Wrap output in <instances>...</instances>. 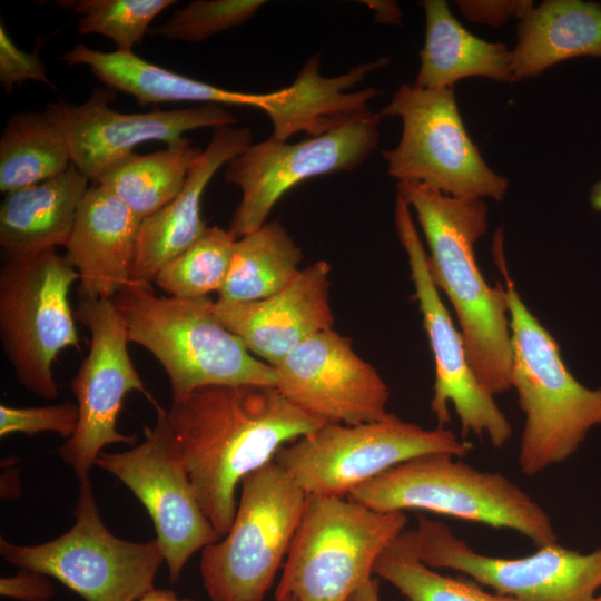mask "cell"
I'll return each instance as SVG.
<instances>
[{
  "label": "cell",
  "instance_id": "cell-39",
  "mask_svg": "<svg viewBox=\"0 0 601 601\" xmlns=\"http://www.w3.org/2000/svg\"><path fill=\"white\" fill-rule=\"evenodd\" d=\"M346 601H381L378 580L374 577L357 588Z\"/></svg>",
  "mask_w": 601,
  "mask_h": 601
},
{
  "label": "cell",
  "instance_id": "cell-9",
  "mask_svg": "<svg viewBox=\"0 0 601 601\" xmlns=\"http://www.w3.org/2000/svg\"><path fill=\"white\" fill-rule=\"evenodd\" d=\"M73 515L67 532L45 543L21 545L0 538L2 559L57 579L85 601H137L155 588L165 561L158 541L114 535L100 518L89 475L79 480Z\"/></svg>",
  "mask_w": 601,
  "mask_h": 601
},
{
  "label": "cell",
  "instance_id": "cell-6",
  "mask_svg": "<svg viewBox=\"0 0 601 601\" xmlns=\"http://www.w3.org/2000/svg\"><path fill=\"white\" fill-rule=\"evenodd\" d=\"M402 511L380 512L347 496L307 494L275 600L346 601L406 529Z\"/></svg>",
  "mask_w": 601,
  "mask_h": 601
},
{
  "label": "cell",
  "instance_id": "cell-30",
  "mask_svg": "<svg viewBox=\"0 0 601 601\" xmlns=\"http://www.w3.org/2000/svg\"><path fill=\"white\" fill-rule=\"evenodd\" d=\"M236 240L229 229L207 227L194 244L159 269L154 282L171 297L194 299L219 293L228 275Z\"/></svg>",
  "mask_w": 601,
  "mask_h": 601
},
{
  "label": "cell",
  "instance_id": "cell-22",
  "mask_svg": "<svg viewBox=\"0 0 601 601\" xmlns=\"http://www.w3.org/2000/svg\"><path fill=\"white\" fill-rule=\"evenodd\" d=\"M59 59L86 66L108 88L134 97L140 106L162 102H203L242 106L266 111L269 93L234 91L151 63L132 52H104L78 43Z\"/></svg>",
  "mask_w": 601,
  "mask_h": 601
},
{
  "label": "cell",
  "instance_id": "cell-16",
  "mask_svg": "<svg viewBox=\"0 0 601 601\" xmlns=\"http://www.w3.org/2000/svg\"><path fill=\"white\" fill-rule=\"evenodd\" d=\"M416 549L432 569H451L519 601H600L601 548L590 553L543 545L528 556L505 559L475 552L440 521L424 515L414 529Z\"/></svg>",
  "mask_w": 601,
  "mask_h": 601
},
{
  "label": "cell",
  "instance_id": "cell-17",
  "mask_svg": "<svg viewBox=\"0 0 601 601\" xmlns=\"http://www.w3.org/2000/svg\"><path fill=\"white\" fill-rule=\"evenodd\" d=\"M114 92L95 89L83 102H50L45 114L61 134L75 165L90 180L112 164L134 152L145 141L177 142L184 134L203 128L236 125L225 106L197 107L149 112H121L109 107Z\"/></svg>",
  "mask_w": 601,
  "mask_h": 601
},
{
  "label": "cell",
  "instance_id": "cell-29",
  "mask_svg": "<svg viewBox=\"0 0 601 601\" xmlns=\"http://www.w3.org/2000/svg\"><path fill=\"white\" fill-rule=\"evenodd\" d=\"M373 574L390 582L406 601H519L427 566L418 556L414 529H405L388 544L377 558Z\"/></svg>",
  "mask_w": 601,
  "mask_h": 601
},
{
  "label": "cell",
  "instance_id": "cell-12",
  "mask_svg": "<svg viewBox=\"0 0 601 601\" xmlns=\"http://www.w3.org/2000/svg\"><path fill=\"white\" fill-rule=\"evenodd\" d=\"M382 115L366 108L332 129L295 144L267 138L252 144L224 169L240 189L229 230L237 237L265 223L278 200L296 185L361 166L378 147Z\"/></svg>",
  "mask_w": 601,
  "mask_h": 601
},
{
  "label": "cell",
  "instance_id": "cell-20",
  "mask_svg": "<svg viewBox=\"0 0 601 601\" xmlns=\"http://www.w3.org/2000/svg\"><path fill=\"white\" fill-rule=\"evenodd\" d=\"M249 127L225 125L214 129L210 141L190 168L179 194L140 224L130 280L151 284L159 269L194 244L206 230L201 200L215 174L252 146Z\"/></svg>",
  "mask_w": 601,
  "mask_h": 601
},
{
  "label": "cell",
  "instance_id": "cell-14",
  "mask_svg": "<svg viewBox=\"0 0 601 601\" xmlns=\"http://www.w3.org/2000/svg\"><path fill=\"white\" fill-rule=\"evenodd\" d=\"M75 317L89 329L90 346L71 381L78 424L72 436L58 449V454L80 480L89 475L107 445L136 444V435L117 430L126 395L140 392L154 405L157 402L130 358L127 328L114 300L78 294Z\"/></svg>",
  "mask_w": 601,
  "mask_h": 601
},
{
  "label": "cell",
  "instance_id": "cell-28",
  "mask_svg": "<svg viewBox=\"0 0 601 601\" xmlns=\"http://www.w3.org/2000/svg\"><path fill=\"white\" fill-rule=\"evenodd\" d=\"M70 165L67 145L43 110L9 117L0 137L1 193L50 179Z\"/></svg>",
  "mask_w": 601,
  "mask_h": 601
},
{
  "label": "cell",
  "instance_id": "cell-42",
  "mask_svg": "<svg viewBox=\"0 0 601 601\" xmlns=\"http://www.w3.org/2000/svg\"><path fill=\"white\" fill-rule=\"evenodd\" d=\"M276 601H297V600L292 598V597H288V598H284V599L276 600Z\"/></svg>",
  "mask_w": 601,
  "mask_h": 601
},
{
  "label": "cell",
  "instance_id": "cell-27",
  "mask_svg": "<svg viewBox=\"0 0 601 601\" xmlns=\"http://www.w3.org/2000/svg\"><path fill=\"white\" fill-rule=\"evenodd\" d=\"M303 253L278 221L237 238L218 299L253 302L287 287L300 273Z\"/></svg>",
  "mask_w": 601,
  "mask_h": 601
},
{
  "label": "cell",
  "instance_id": "cell-24",
  "mask_svg": "<svg viewBox=\"0 0 601 601\" xmlns=\"http://www.w3.org/2000/svg\"><path fill=\"white\" fill-rule=\"evenodd\" d=\"M425 16V40L414 86L423 89L453 88L459 80L484 77L515 82L512 50L472 35L453 16L444 0L421 2Z\"/></svg>",
  "mask_w": 601,
  "mask_h": 601
},
{
  "label": "cell",
  "instance_id": "cell-37",
  "mask_svg": "<svg viewBox=\"0 0 601 601\" xmlns=\"http://www.w3.org/2000/svg\"><path fill=\"white\" fill-rule=\"evenodd\" d=\"M365 6L372 9L375 14V21L382 24H396L400 23L402 11L395 1H362Z\"/></svg>",
  "mask_w": 601,
  "mask_h": 601
},
{
  "label": "cell",
  "instance_id": "cell-23",
  "mask_svg": "<svg viewBox=\"0 0 601 601\" xmlns=\"http://www.w3.org/2000/svg\"><path fill=\"white\" fill-rule=\"evenodd\" d=\"M89 180L71 164L58 176L6 193L0 206L4 257L66 247Z\"/></svg>",
  "mask_w": 601,
  "mask_h": 601
},
{
  "label": "cell",
  "instance_id": "cell-3",
  "mask_svg": "<svg viewBox=\"0 0 601 601\" xmlns=\"http://www.w3.org/2000/svg\"><path fill=\"white\" fill-rule=\"evenodd\" d=\"M493 256L509 304L511 388L524 414L518 462L532 476L571 457L601 425V387L590 388L573 376L556 339L521 298L508 272L501 229L493 236Z\"/></svg>",
  "mask_w": 601,
  "mask_h": 601
},
{
  "label": "cell",
  "instance_id": "cell-15",
  "mask_svg": "<svg viewBox=\"0 0 601 601\" xmlns=\"http://www.w3.org/2000/svg\"><path fill=\"white\" fill-rule=\"evenodd\" d=\"M394 223L434 358L435 381L430 405L437 426L445 427L450 423L449 405L452 404L464 440L473 434L481 440L486 437L494 447H502L512 436L511 423L470 364L463 336L431 277L427 253L412 210L400 195L395 199Z\"/></svg>",
  "mask_w": 601,
  "mask_h": 601
},
{
  "label": "cell",
  "instance_id": "cell-8",
  "mask_svg": "<svg viewBox=\"0 0 601 601\" xmlns=\"http://www.w3.org/2000/svg\"><path fill=\"white\" fill-rule=\"evenodd\" d=\"M79 274L56 248L6 257L0 268V339L17 381L45 400L58 396L52 365L79 348L70 289Z\"/></svg>",
  "mask_w": 601,
  "mask_h": 601
},
{
  "label": "cell",
  "instance_id": "cell-26",
  "mask_svg": "<svg viewBox=\"0 0 601 601\" xmlns=\"http://www.w3.org/2000/svg\"><path fill=\"white\" fill-rule=\"evenodd\" d=\"M201 151L181 138L154 152L128 155L109 166L95 183L111 191L144 219L179 194Z\"/></svg>",
  "mask_w": 601,
  "mask_h": 601
},
{
  "label": "cell",
  "instance_id": "cell-18",
  "mask_svg": "<svg viewBox=\"0 0 601 601\" xmlns=\"http://www.w3.org/2000/svg\"><path fill=\"white\" fill-rule=\"evenodd\" d=\"M276 388L296 407L327 423L382 421L391 391L377 370L333 328L307 338L274 366Z\"/></svg>",
  "mask_w": 601,
  "mask_h": 601
},
{
  "label": "cell",
  "instance_id": "cell-4",
  "mask_svg": "<svg viewBox=\"0 0 601 601\" xmlns=\"http://www.w3.org/2000/svg\"><path fill=\"white\" fill-rule=\"evenodd\" d=\"M112 300L129 342L147 349L165 370L173 398L215 385L276 387L275 368L224 325L209 297H161L151 284L130 282Z\"/></svg>",
  "mask_w": 601,
  "mask_h": 601
},
{
  "label": "cell",
  "instance_id": "cell-35",
  "mask_svg": "<svg viewBox=\"0 0 601 601\" xmlns=\"http://www.w3.org/2000/svg\"><path fill=\"white\" fill-rule=\"evenodd\" d=\"M465 19L491 27H500L511 19L521 21L535 6L532 0H457Z\"/></svg>",
  "mask_w": 601,
  "mask_h": 601
},
{
  "label": "cell",
  "instance_id": "cell-1",
  "mask_svg": "<svg viewBox=\"0 0 601 601\" xmlns=\"http://www.w3.org/2000/svg\"><path fill=\"white\" fill-rule=\"evenodd\" d=\"M167 412L198 502L220 538L233 524L243 479L329 424L263 385L200 387L173 398Z\"/></svg>",
  "mask_w": 601,
  "mask_h": 601
},
{
  "label": "cell",
  "instance_id": "cell-5",
  "mask_svg": "<svg viewBox=\"0 0 601 601\" xmlns=\"http://www.w3.org/2000/svg\"><path fill=\"white\" fill-rule=\"evenodd\" d=\"M347 497L380 512L424 510L509 529L536 548L558 542L548 512L519 485L500 472L477 470L447 453L405 461Z\"/></svg>",
  "mask_w": 601,
  "mask_h": 601
},
{
  "label": "cell",
  "instance_id": "cell-2",
  "mask_svg": "<svg viewBox=\"0 0 601 601\" xmlns=\"http://www.w3.org/2000/svg\"><path fill=\"white\" fill-rule=\"evenodd\" d=\"M400 195L427 243L431 277L450 300L470 364L482 386L493 394L511 388L512 342L504 285L487 284L474 246L487 230L483 199L455 198L423 184L397 181Z\"/></svg>",
  "mask_w": 601,
  "mask_h": 601
},
{
  "label": "cell",
  "instance_id": "cell-31",
  "mask_svg": "<svg viewBox=\"0 0 601 601\" xmlns=\"http://www.w3.org/2000/svg\"><path fill=\"white\" fill-rule=\"evenodd\" d=\"M175 0H72L58 1L60 7L76 11L80 18V35H100L109 38L116 50L132 52L149 32L152 20Z\"/></svg>",
  "mask_w": 601,
  "mask_h": 601
},
{
  "label": "cell",
  "instance_id": "cell-13",
  "mask_svg": "<svg viewBox=\"0 0 601 601\" xmlns=\"http://www.w3.org/2000/svg\"><path fill=\"white\" fill-rule=\"evenodd\" d=\"M154 406L157 417L144 427V441L124 452H102L96 466L117 477L145 506L175 583L190 556L220 536L198 502L167 410Z\"/></svg>",
  "mask_w": 601,
  "mask_h": 601
},
{
  "label": "cell",
  "instance_id": "cell-43",
  "mask_svg": "<svg viewBox=\"0 0 601 601\" xmlns=\"http://www.w3.org/2000/svg\"><path fill=\"white\" fill-rule=\"evenodd\" d=\"M599 600L601 601V593L599 594Z\"/></svg>",
  "mask_w": 601,
  "mask_h": 601
},
{
  "label": "cell",
  "instance_id": "cell-32",
  "mask_svg": "<svg viewBox=\"0 0 601 601\" xmlns=\"http://www.w3.org/2000/svg\"><path fill=\"white\" fill-rule=\"evenodd\" d=\"M266 3L263 0H196L149 30L171 40L200 42L237 28L252 19Z\"/></svg>",
  "mask_w": 601,
  "mask_h": 601
},
{
  "label": "cell",
  "instance_id": "cell-19",
  "mask_svg": "<svg viewBox=\"0 0 601 601\" xmlns=\"http://www.w3.org/2000/svg\"><path fill=\"white\" fill-rule=\"evenodd\" d=\"M329 274L331 265L317 260L269 297L253 302L217 299L214 309L254 356L274 367L307 338L333 328Z\"/></svg>",
  "mask_w": 601,
  "mask_h": 601
},
{
  "label": "cell",
  "instance_id": "cell-40",
  "mask_svg": "<svg viewBox=\"0 0 601 601\" xmlns=\"http://www.w3.org/2000/svg\"><path fill=\"white\" fill-rule=\"evenodd\" d=\"M137 601H193V600L186 599V598L180 599L173 590L154 588L152 590L144 594Z\"/></svg>",
  "mask_w": 601,
  "mask_h": 601
},
{
  "label": "cell",
  "instance_id": "cell-38",
  "mask_svg": "<svg viewBox=\"0 0 601 601\" xmlns=\"http://www.w3.org/2000/svg\"><path fill=\"white\" fill-rule=\"evenodd\" d=\"M2 465L6 470L1 476V499H14L21 491L18 470L13 469V464L11 467L4 463Z\"/></svg>",
  "mask_w": 601,
  "mask_h": 601
},
{
  "label": "cell",
  "instance_id": "cell-21",
  "mask_svg": "<svg viewBox=\"0 0 601 601\" xmlns=\"http://www.w3.org/2000/svg\"><path fill=\"white\" fill-rule=\"evenodd\" d=\"M141 220L108 189L89 187L65 247L79 274L78 294L112 299L131 282Z\"/></svg>",
  "mask_w": 601,
  "mask_h": 601
},
{
  "label": "cell",
  "instance_id": "cell-34",
  "mask_svg": "<svg viewBox=\"0 0 601 601\" xmlns=\"http://www.w3.org/2000/svg\"><path fill=\"white\" fill-rule=\"evenodd\" d=\"M39 50L40 41H37L32 52L18 48L7 33L3 23H0V81L3 89L11 92L14 86L27 80L55 87L47 76Z\"/></svg>",
  "mask_w": 601,
  "mask_h": 601
},
{
  "label": "cell",
  "instance_id": "cell-33",
  "mask_svg": "<svg viewBox=\"0 0 601 601\" xmlns=\"http://www.w3.org/2000/svg\"><path fill=\"white\" fill-rule=\"evenodd\" d=\"M78 406L68 401L36 407L0 405V436L14 433L32 436L40 432H53L69 439L78 424Z\"/></svg>",
  "mask_w": 601,
  "mask_h": 601
},
{
  "label": "cell",
  "instance_id": "cell-36",
  "mask_svg": "<svg viewBox=\"0 0 601 601\" xmlns=\"http://www.w3.org/2000/svg\"><path fill=\"white\" fill-rule=\"evenodd\" d=\"M0 594L20 601H49L55 595V588L48 575L21 569L12 577L0 579Z\"/></svg>",
  "mask_w": 601,
  "mask_h": 601
},
{
  "label": "cell",
  "instance_id": "cell-11",
  "mask_svg": "<svg viewBox=\"0 0 601 601\" xmlns=\"http://www.w3.org/2000/svg\"><path fill=\"white\" fill-rule=\"evenodd\" d=\"M380 114L402 120L400 142L382 151L397 181L420 183L455 198L500 201L506 195L509 180L490 168L471 139L453 88L403 83Z\"/></svg>",
  "mask_w": 601,
  "mask_h": 601
},
{
  "label": "cell",
  "instance_id": "cell-25",
  "mask_svg": "<svg viewBox=\"0 0 601 601\" xmlns=\"http://www.w3.org/2000/svg\"><path fill=\"white\" fill-rule=\"evenodd\" d=\"M512 49L515 82L578 57L601 58V4L582 0H545L518 24Z\"/></svg>",
  "mask_w": 601,
  "mask_h": 601
},
{
  "label": "cell",
  "instance_id": "cell-41",
  "mask_svg": "<svg viewBox=\"0 0 601 601\" xmlns=\"http://www.w3.org/2000/svg\"><path fill=\"white\" fill-rule=\"evenodd\" d=\"M590 204L593 210L601 213V180L597 181L591 188Z\"/></svg>",
  "mask_w": 601,
  "mask_h": 601
},
{
  "label": "cell",
  "instance_id": "cell-10",
  "mask_svg": "<svg viewBox=\"0 0 601 601\" xmlns=\"http://www.w3.org/2000/svg\"><path fill=\"white\" fill-rule=\"evenodd\" d=\"M472 445L446 427L424 428L392 416L355 425L329 423L284 445L275 455L306 494L347 496L354 489L411 459Z\"/></svg>",
  "mask_w": 601,
  "mask_h": 601
},
{
  "label": "cell",
  "instance_id": "cell-7",
  "mask_svg": "<svg viewBox=\"0 0 601 601\" xmlns=\"http://www.w3.org/2000/svg\"><path fill=\"white\" fill-rule=\"evenodd\" d=\"M307 494L275 460L245 476L233 524L201 551L211 601H263L286 559Z\"/></svg>",
  "mask_w": 601,
  "mask_h": 601
}]
</instances>
